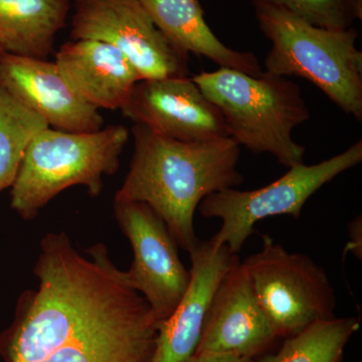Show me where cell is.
Wrapping results in <instances>:
<instances>
[{"label": "cell", "instance_id": "cell-1", "mask_svg": "<svg viewBox=\"0 0 362 362\" xmlns=\"http://www.w3.org/2000/svg\"><path fill=\"white\" fill-rule=\"evenodd\" d=\"M129 171L114 202H144L163 220L176 244L189 254L201 240L194 214L214 192L238 187L240 146L233 138L176 141L134 124Z\"/></svg>", "mask_w": 362, "mask_h": 362}, {"label": "cell", "instance_id": "cell-2", "mask_svg": "<svg viewBox=\"0 0 362 362\" xmlns=\"http://www.w3.org/2000/svg\"><path fill=\"white\" fill-rule=\"evenodd\" d=\"M192 78L218 107L240 146L271 154L287 168L304 163L306 149L292 135L310 118L299 85L267 71L252 76L223 66Z\"/></svg>", "mask_w": 362, "mask_h": 362}, {"label": "cell", "instance_id": "cell-3", "mask_svg": "<svg viewBox=\"0 0 362 362\" xmlns=\"http://www.w3.org/2000/svg\"><path fill=\"white\" fill-rule=\"evenodd\" d=\"M255 16L272 44L265 71L309 81L361 122L362 52L356 47V28H319L275 7H255Z\"/></svg>", "mask_w": 362, "mask_h": 362}, {"label": "cell", "instance_id": "cell-4", "mask_svg": "<svg viewBox=\"0 0 362 362\" xmlns=\"http://www.w3.org/2000/svg\"><path fill=\"white\" fill-rule=\"evenodd\" d=\"M129 136L123 125L86 133L49 127L40 131L26 150L11 187V209L30 221L66 188L82 185L90 197H98L104 176L118 171Z\"/></svg>", "mask_w": 362, "mask_h": 362}, {"label": "cell", "instance_id": "cell-5", "mask_svg": "<svg viewBox=\"0 0 362 362\" xmlns=\"http://www.w3.org/2000/svg\"><path fill=\"white\" fill-rule=\"evenodd\" d=\"M361 161L362 141L359 140L327 160L288 168L279 180L259 189L243 192L226 188L209 194L199 209L204 218L221 221L220 230L211 242L225 245L232 255L239 254L258 221L286 214L299 218L312 195Z\"/></svg>", "mask_w": 362, "mask_h": 362}, {"label": "cell", "instance_id": "cell-6", "mask_svg": "<svg viewBox=\"0 0 362 362\" xmlns=\"http://www.w3.org/2000/svg\"><path fill=\"white\" fill-rule=\"evenodd\" d=\"M243 265L278 338L294 337L312 324L334 318V289L327 274L310 257L289 252L263 235L262 249Z\"/></svg>", "mask_w": 362, "mask_h": 362}, {"label": "cell", "instance_id": "cell-7", "mask_svg": "<svg viewBox=\"0 0 362 362\" xmlns=\"http://www.w3.org/2000/svg\"><path fill=\"white\" fill-rule=\"evenodd\" d=\"M73 6L71 40L113 45L140 80L187 77L189 54L166 39L140 0H73Z\"/></svg>", "mask_w": 362, "mask_h": 362}, {"label": "cell", "instance_id": "cell-8", "mask_svg": "<svg viewBox=\"0 0 362 362\" xmlns=\"http://www.w3.org/2000/svg\"><path fill=\"white\" fill-rule=\"evenodd\" d=\"M114 214L134 254L126 279L161 322L187 292L190 272L180 261L168 226L151 207L144 202H114Z\"/></svg>", "mask_w": 362, "mask_h": 362}, {"label": "cell", "instance_id": "cell-9", "mask_svg": "<svg viewBox=\"0 0 362 362\" xmlns=\"http://www.w3.org/2000/svg\"><path fill=\"white\" fill-rule=\"evenodd\" d=\"M120 110L134 124L176 141L209 142L230 137L218 107L188 77L138 81Z\"/></svg>", "mask_w": 362, "mask_h": 362}, {"label": "cell", "instance_id": "cell-10", "mask_svg": "<svg viewBox=\"0 0 362 362\" xmlns=\"http://www.w3.org/2000/svg\"><path fill=\"white\" fill-rule=\"evenodd\" d=\"M158 325L148 303L135 291L32 362H151Z\"/></svg>", "mask_w": 362, "mask_h": 362}, {"label": "cell", "instance_id": "cell-11", "mask_svg": "<svg viewBox=\"0 0 362 362\" xmlns=\"http://www.w3.org/2000/svg\"><path fill=\"white\" fill-rule=\"evenodd\" d=\"M278 339L262 311L238 255L216 288L194 354L255 359Z\"/></svg>", "mask_w": 362, "mask_h": 362}, {"label": "cell", "instance_id": "cell-12", "mask_svg": "<svg viewBox=\"0 0 362 362\" xmlns=\"http://www.w3.org/2000/svg\"><path fill=\"white\" fill-rule=\"evenodd\" d=\"M0 84L52 129L86 133L103 128L102 114L78 96L56 63L2 54Z\"/></svg>", "mask_w": 362, "mask_h": 362}, {"label": "cell", "instance_id": "cell-13", "mask_svg": "<svg viewBox=\"0 0 362 362\" xmlns=\"http://www.w3.org/2000/svg\"><path fill=\"white\" fill-rule=\"evenodd\" d=\"M189 256V285L175 311L159 323L151 362H181L194 354L211 298L233 255L209 240L199 242Z\"/></svg>", "mask_w": 362, "mask_h": 362}, {"label": "cell", "instance_id": "cell-14", "mask_svg": "<svg viewBox=\"0 0 362 362\" xmlns=\"http://www.w3.org/2000/svg\"><path fill=\"white\" fill-rule=\"evenodd\" d=\"M54 63L78 96L98 110H120L140 81L122 52L98 40L65 42L57 52Z\"/></svg>", "mask_w": 362, "mask_h": 362}, {"label": "cell", "instance_id": "cell-15", "mask_svg": "<svg viewBox=\"0 0 362 362\" xmlns=\"http://www.w3.org/2000/svg\"><path fill=\"white\" fill-rule=\"evenodd\" d=\"M149 18L166 39L187 54L204 57L223 68L252 76L263 73L252 52L223 44L204 18L199 0H140Z\"/></svg>", "mask_w": 362, "mask_h": 362}, {"label": "cell", "instance_id": "cell-16", "mask_svg": "<svg viewBox=\"0 0 362 362\" xmlns=\"http://www.w3.org/2000/svg\"><path fill=\"white\" fill-rule=\"evenodd\" d=\"M71 6V0H0V51L47 59Z\"/></svg>", "mask_w": 362, "mask_h": 362}, {"label": "cell", "instance_id": "cell-17", "mask_svg": "<svg viewBox=\"0 0 362 362\" xmlns=\"http://www.w3.org/2000/svg\"><path fill=\"white\" fill-rule=\"evenodd\" d=\"M359 326L354 317H334L312 324L294 337L285 338L276 354L259 362H342L345 347Z\"/></svg>", "mask_w": 362, "mask_h": 362}, {"label": "cell", "instance_id": "cell-18", "mask_svg": "<svg viewBox=\"0 0 362 362\" xmlns=\"http://www.w3.org/2000/svg\"><path fill=\"white\" fill-rule=\"evenodd\" d=\"M47 127L0 84V192L13 187L30 142Z\"/></svg>", "mask_w": 362, "mask_h": 362}, {"label": "cell", "instance_id": "cell-19", "mask_svg": "<svg viewBox=\"0 0 362 362\" xmlns=\"http://www.w3.org/2000/svg\"><path fill=\"white\" fill-rule=\"evenodd\" d=\"M252 6L275 7L311 25L346 30L362 18V0H251Z\"/></svg>", "mask_w": 362, "mask_h": 362}, {"label": "cell", "instance_id": "cell-20", "mask_svg": "<svg viewBox=\"0 0 362 362\" xmlns=\"http://www.w3.org/2000/svg\"><path fill=\"white\" fill-rule=\"evenodd\" d=\"M361 216H357L356 220L349 223V243L346 247V251L351 252L356 255L357 259H361L362 245H361Z\"/></svg>", "mask_w": 362, "mask_h": 362}, {"label": "cell", "instance_id": "cell-21", "mask_svg": "<svg viewBox=\"0 0 362 362\" xmlns=\"http://www.w3.org/2000/svg\"><path fill=\"white\" fill-rule=\"evenodd\" d=\"M181 362H257L255 359L230 356V354H194Z\"/></svg>", "mask_w": 362, "mask_h": 362}, {"label": "cell", "instance_id": "cell-22", "mask_svg": "<svg viewBox=\"0 0 362 362\" xmlns=\"http://www.w3.org/2000/svg\"><path fill=\"white\" fill-rule=\"evenodd\" d=\"M1 54H2V52H1V51H0V56H1Z\"/></svg>", "mask_w": 362, "mask_h": 362}]
</instances>
